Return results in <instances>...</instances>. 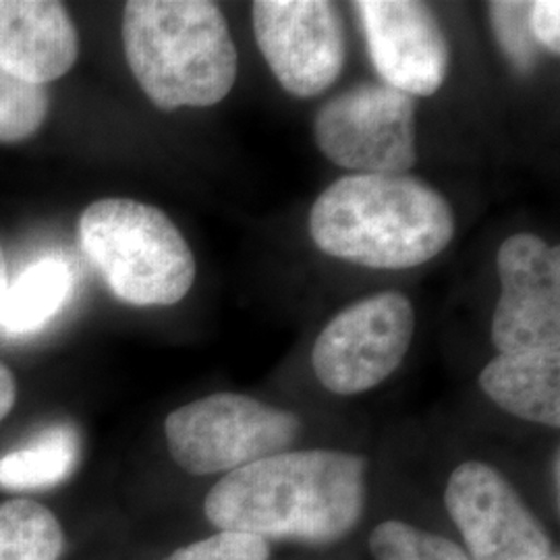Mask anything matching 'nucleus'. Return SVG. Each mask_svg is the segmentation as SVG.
I'll use <instances>...</instances> for the list:
<instances>
[{"label": "nucleus", "instance_id": "obj_1", "mask_svg": "<svg viewBox=\"0 0 560 560\" xmlns=\"http://www.w3.org/2000/svg\"><path fill=\"white\" fill-rule=\"evenodd\" d=\"M368 460L342 451H284L222 476L203 501L219 532L268 541L345 538L365 506Z\"/></svg>", "mask_w": 560, "mask_h": 560}, {"label": "nucleus", "instance_id": "obj_2", "mask_svg": "<svg viewBox=\"0 0 560 560\" xmlns=\"http://www.w3.org/2000/svg\"><path fill=\"white\" fill-rule=\"evenodd\" d=\"M310 235L326 256L378 270L416 268L455 237L451 203L409 175H349L314 201Z\"/></svg>", "mask_w": 560, "mask_h": 560}, {"label": "nucleus", "instance_id": "obj_3", "mask_svg": "<svg viewBox=\"0 0 560 560\" xmlns=\"http://www.w3.org/2000/svg\"><path fill=\"white\" fill-rule=\"evenodd\" d=\"M122 46L133 78L162 110L214 106L237 81V48L217 2L131 0Z\"/></svg>", "mask_w": 560, "mask_h": 560}, {"label": "nucleus", "instance_id": "obj_4", "mask_svg": "<svg viewBox=\"0 0 560 560\" xmlns=\"http://www.w3.org/2000/svg\"><path fill=\"white\" fill-rule=\"evenodd\" d=\"M81 247L120 301L136 307L179 303L196 282V258L161 208L127 198L90 203Z\"/></svg>", "mask_w": 560, "mask_h": 560}, {"label": "nucleus", "instance_id": "obj_5", "mask_svg": "<svg viewBox=\"0 0 560 560\" xmlns=\"http://www.w3.org/2000/svg\"><path fill=\"white\" fill-rule=\"evenodd\" d=\"M300 430L295 413L237 393L194 400L164 421L171 457L194 476H226L275 457L295 442Z\"/></svg>", "mask_w": 560, "mask_h": 560}, {"label": "nucleus", "instance_id": "obj_6", "mask_svg": "<svg viewBox=\"0 0 560 560\" xmlns=\"http://www.w3.org/2000/svg\"><path fill=\"white\" fill-rule=\"evenodd\" d=\"M322 154L358 175H405L418 162L416 102L384 83H361L322 106Z\"/></svg>", "mask_w": 560, "mask_h": 560}, {"label": "nucleus", "instance_id": "obj_7", "mask_svg": "<svg viewBox=\"0 0 560 560\" xmlns=\"http://www.w3.org/2000/svg\"><path fill=\"white\" fill-rule=\"evenodd\" d=\"M416 332V310L399 291H384L345 307L314 342L316 378L335 395L376 388L399 368Z\"/></svg>", "mask_w": 560, "mask_h": 560}, {"label": "nucleus", "instance_id": "obj_8", "mask_svg": "<svg viewBox=\"0 0 560 560\" xmlns=\"http://www.w3.org/2000/svg\"><path fill=\"white\" fill-rule=\"evenodd\" d=\"M254 34L266 65L284 92L314 98L339 80L345 57V23L326 0H256Z\"/></svg>", "mask_w": 560, "mask_h": 560}, {"label": "nucleus", "instance_id": "obj_9", "mask_svg": "<svg viewBox=\"0 0 560 560\" xmlns=\"http://www.w3.org/2000/svg\"><path fill=\"white\" fill-rule=\"evenodd\" d=\"M497 268L501 298L492 342L501 355L560 351V247L520 233L502 241Z\"/></svg>", "mask_w": 560, "mask_h": 560}, {"label": "nucleus", "instance_id": "obj_10", "mask_svg": "<svg viewBox=\"0 0 560 560\" xmlns=\"http://www.w3.org/2000/svg\"><path fill=\"white\" fill-rule=\"evenodd\" d=\"M444 502L471 560H544L552 544L540 521L494 467L465 460L451 474Z\"/></svg>", "mask_w": 560, "mask_h": 560}, {"label": "nucleus", "instance_id": "obj_11", "mask_svg": "<svg viewBox=\"0 0 560 560\" xmlns=\"http://www.w3.org/2000/svg\"><path fill=\"white\" fill-rule=\"evenodd\" d=\"M368 52L384 85L432 96L451 67V46L436 13L418 0H360Z\"/></svg>", "mask_w": 560, "mask_h": 560}, {"label": "nucleus", "instance_id": "obj_12", "mask_svg": "<svg viewBox=\"0 0 560 560\" xmlns=\"http://www.w3.org/2000/svg\"><path fill=\"white\" fill-rule=\"evenodd\" d=\"M80 38L60 2L0 0V67L20 80L46 85L71 71Z\"/></svg>", "mask_w": 560, "mask_h": 560}, {"label": "nucleus", "instance_id": "obj_13", "mask_svg": "<svg viewBox=\"0 0 560 560\" xmlns=\"http://www.w3.org/2000/svg\"><path fill=\"white\" fill-rule=\"evenodd\" d=\"M481 390L521 420L560 425V351L499 355L480 374Z\"/></svg>", "mask_w": 560, "mask_h": 560}, {"label": "nucleus", "instance_id": "obj_14", "mask_svg": "<svg viewBox=\"0 0 560 560\" xmlns=\"http://www.w3.org/2000/svg\"><path fill=\"white\" fill-rule=\"evenodd\" d=\"M75 277L62 256H44L9 280L0 310V328L7 335H32L52 320L73 293Z\"/></svg>", "mask_w": 560, "mask_h": 560}, {"label": "nucleus", "instance_id": "obj_15", "mask_svg": "<svg viewBox=\"0 0 560 560\" xmlns=\"http://www.w3.org/2000/svg\"><path fill=\"white\" fill-rule=\"evenodd\" d=\"M80 455V432L69 423L50 425L21 448L0 457V488L13 492L55 488L73 474Z\"/></svg>", "mask_w": 560, "mask_h": 560}, {"label": "nucleus", "instance_id": "obj_16", "mask_svg": "<svg viewBox=\"0 0 560 560\" xmlns=\"http://www.w3.org/2000/svg\"><path fill=\"white\" fill-rule=\"evenodd\" d=\"M65 534L57 515L40 502L0 504V560H59Z\"/></svg>", "mask_w": 560, "mask_h": 560}, {"label": "nucleus", "instance_id": "obj_17", "mask_svg": "<svg viewBox=\"0 0 560 560\" xmlns=\"http://www.w3.org/2000/svg\"><path fill=\"white\" fill-rule=\"evenodd\" d=\"M370 550L376 560H471L455 541L402 521L381 523L370 536Z\"/></svg>", "mask_w": 560, "mask_h": 560}, {"label": "nucleus", "instance_id": "obj_18", "mask_svg": "<svg viewBox=\"0 0 560 560\" xmlns=\"http://www.w3.org/2000/svg\"><path fill=\"white\" fill-rule=\"evenodd\" d=\"M46 115V88L20 80L0 67V141L13 143L34 136Z\"/></svg>", "mask_w": 560, "mask_h": 560}, {"label": "nucleus", "instance_id": "obj_19", "mask_svg": "<svg viewBox=\"0 0 560 560\" xmlns=\"http://www.w3.org/2000/svg\"><path fill=\"white\" fill-rule=\"evenodd\" d=\"M529 4L517 0H499L488 4L492 32L504 57L521 71L529 73L540 60V46L529 27Z\"/></svg>", "mask_w": 560, "mask_h": 560}, {"label": "nucleus", "instance_id": "obj_20", "mask_svg": "<svg viewBox=\"0 0 560 560\" xmlns=\"http://www.w3.org/2000/svg\"><path fill=\"white\" fill-rule=\"evenodd\" d=\"M268 541L241 532H217L210 538L180 546L162 560H268Z\"/></svg>", "mask_w": 560, "mask_h": 560}, {"label": "nucleus", "instance_id": "obj_21", "mask_svg": "<svg viewBox=\"0 0 560 560\" xmlns=\"http://www.w3.org/2000/svg\"><path fill=\"white\" fill-rule=\"evenodd\" d=\"M529 27L538 46L559 55L560 52V2L536 0L529 4Z\"/></svg>", "mask_w": 560, "mask_h": 560}, {"label": "nucleus", "instance_id": "obj_22", "mask_svg": "<svg viewBox=\"0 0 560 560\" xmlns=\"http://www.w3.org/2000/svg\"><path fill=\"white\" fill-rule=\"evenodd\" d=\"M18 400V384L7 365L0 363V421L9 416Z\"/></svg>", "mask_w": 560, "mask_h": 560}, {"label": "nucleus", "instance_id": "obj_23", "mask_svg": "<svg viewBox=\"0 0 560 560\" xmlns=\"http://www.w3.org/2000/svg\"><path fill=\"white\" fill-rule=\"evenodd\" d=\"M9 268H7V258H4V252H2V245H0V310H2V301L7 295V289H9Z\"/></svg>", "mask_w": 560, "mask_h": 560}, {"label": "nucleus", "instance_id": "obj_24", "mask_svg": "<svg viewBox=\"0 0 560 560\" xmlns=\"http://www.w3.org/2000/svg\"><path fill=\"white\" fill-rule=\"evenodd\" d=\"M544 560H559V557H548V559H544Z\"/></svg>", "mask_w": 560, "mask_h": 560}]
</instances>
